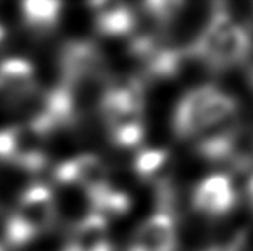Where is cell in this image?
<instances>
[{
  "label": "cell",
  "instance_id": "1",
  "mask_svg": "<svg viewBox=\"0 0 253 251\" xmlns=\"http://www.w3.org/2000/svg\"><path fill=\"white\" fill-rule=\"evenodd\" d=\"M184 48L202 59L209 69L220 71L247 61L250 38L247 28L227 16L222 3H215L198 36Z\"/></svg>",
  "mask_w": 253,
  "mask_h": 251
},
{
  "label": "cell",
  "instance_id": "2",
  "mask_svg": "<svg viewBox=\"0 0 253 251\" xmlns=\"http://www.w3.org/2000/svg\"><path fill=\"white\" fill-rule=\"evenodd\" d=\"M59 218V203L45 182L30 184L17 196L16 207L7 215L5 248H23L38 236L47 234Z\"/></svg>",
  "mask_w": 253,
  "mask_h": 251
},
{
  "label": "cell",
  "instance_id": "3",
  "mask_svg": "<svg viewBox=\"0 0 253 251\" xmlns=\"http://www.w3.org/2000/svg\"><path fill=\"white\" fill-rule=\"evenodd\" d=\"M238 201L233 179L224 172H215L203 178L191 193V203L198 214L209 217H224Z\"/></svg>",
  "mask_w": 253,
  "mask_h": 251
},
{
  "label": "cell",
  "instance_id": "4",
  "mask_svg": "<svg viewBox=\"0 0 253 251\" xmlns=\"http://www.w3.org/2000/svg\"><path fill=\"white\" fill-rule=\"evenodd\" d=\"M179 234L174 215L153 212L134 231L127 251H177Z\"/></svg>",
  "mask_w": 253,
  "mask_h": 251
},
{
  "label": "cell",
  "instance_id": "5",
  "mask_svg": "<svg viewBox=\"0 0 253 251\" xmlns=\"http://www.w3.org/2000/svg\"><path fill=\"white\" fill-rule=\"evenodd\" d=\"M37 69L23 57H7L0 61V97L12 108L38 91Z\"/></svg>",
  "mask_w": 253,
  "mask_h": 251
},
{
  "label": "cell",
  "instance_id": "6",
  "mask_svg": "<svg viewBox=\"0 0 253 251\" xmlns=\"http://www.w3.org/2000/svg\"><path fill=\"white\" fill-rule=\"evenodd\" d=\"M62 251H114L109 220L97 212H88L76 220Z\"/></svg>",
  "mask_w": 253,
  "mask_h": 251
},
{
  "label": "cell",
  "instance_id": "7",
  "mask_svg": "<svg viewBox=\"0 0 253 251\" xmlns=\"http://www.w3.org/2000/svg\"><path fill=\"white\" fill-rule=\"evenodd\" d=\"M23 19L31 30L48 31L59 23L62 5L52 0H30L21 5Z\"/></svg>",
  "mask_w": 253,
  "mask_h": 251
},
{
  "label": "cell",
  "instance_id": "8",
  "mask_svg": "<svg viewBox=\"0 0 253 251\" xmlns=\"http://www.w3.org/2000/svg\"><path fill=\"white\" fill-rule=\"evenodd\" d=\"M169 162V151L164 148H147L136 153L133 162L134 172L141 179H153L155 181L162 169Z\"/></svg>",
  "mask_w": 253,
  "mask_h": 251
},
{
  "label": "cell",
  "instance_id": "9",
  "mask_svg": "<svg viewBox=\"0 0 253 251\" xmlns=\"http://www.w3.org/2000/svg\"><path fill=\"white\" fill-rule=\"evenodd\" d=\"M248 194H250V200L253 203V178L250 179V182H248Z\"/></svg>",
  "mask_w": 253,
  "mask_h": 251
}]
</instances>
